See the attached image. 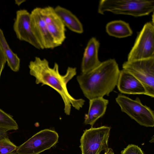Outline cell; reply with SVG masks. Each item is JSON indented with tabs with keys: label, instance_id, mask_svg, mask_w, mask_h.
<instances>
[{
	"label": "cell",
	"instance_id": "e0dca14e",
	"mask_svg": "<svg viewBox=\"0 0 154 154\" xmlns=\"http://www.w3.org/2000/svg\"><path fill=\"white\" fill-rule=\"evenodd\" d=\"M0 46L5 57L8 66L12 70L18 72L20 68V60L17 55L14 53L10 47L4 35L0 28Z\"/></svg>",
	"mask_w": 154,
	"mask_h": 154
},
{
	"label": "cell",
	"instance_id": "d6986e66",
	"mask_svg": "<svg viewBox=\"0 0 154 154\" xmlns=\"http://www.w3.org/2000/svg\"><path fill=\"white\" fill-rule=\"evenodd\" d=\"M17 148L7 136L0 139V154H17Z\"/></svg>",
	"mask_w": 154,
	"mask_h": 154
},
{
	"label": "cell",
	"instance_id": "4fadbf2b",
	"mask_svg": "<svg viewBox=\"0 0 154 154\" xmlns=\"http://www.w3.org/2000/svg\"><path fill=\"white\" fill-rule=\"evenodd\" d=\"M99 42L93 37L88 41L83 53L81 66L82 73L88 72L101 63L98 57Z\"/></svg>",
	"mask_w": 154,
	"mask_h": 154
},
{
	"label": "cell",
	"instance_id": "8992f818",
	"mask_svg": "<svg viewBox=\"0 0 154 154\" xmlns=\"http://www.w3.org/2000/svg\"><path fill=\"white\" fill-rule=\"evenodd\" d=\"M111 129L103 126L84 131L80 139L82 154H100L102 151L107 150Z\"/></svg>",
	"mask_w": 154,
	"mask_h": 154
},
{
	"label": "cell",
	"instance_id": "7c38bea8",
	"mask_svg": "<svg viewBox=\"0 0 154 154\" xmlns=\"http://www.w3.org/2000/svg\"><path fill=\"white\" fill-rule=\"evenodd\" d=\"M116 86L121 93L146 95V90L141 83L123 69L120 71Z\"/></svg>",
	"mask_w": 154,
	"mask_h": 154
},
{
	"label": "cell",
	"instance_id": "9a60e30c",
	"mask_svg": "<svg viewBox=\"0 0 154 154\" xmlns=\"http://www.w3.org/2000/svg\"><path fill=\"white\" fill-rule=\"evenodd\" d=\"M54 9L65 26L75 33L81 34L83 32L84 30L82 23L71 11L59 5Z\"/></svg>",
	"mask_w": 154,
	"mask_h": 154
},
{
	"label": "cell",
	"instance_id": "cb8c5ba5",
	"mask_svg": "<svg viewBox=\"0 0 154 154\" xmlns=\"http://www.w3.org/2000/svg\"><path fill=\"white\" fill-rule=\"evenodd\" d=\"M25 0H15V2L16 4L18 6L20 5L22 3L25 2Z\"/></svg>",
	"mask_w": 154,
	"mask_h": 154
},
{
	"label": "cell",
	"instance_id": "9c48e42d",
	"mask_svg": "<svg viewBox=\"0 0 154 154\" xmlns=\"http://www.w3.org/2000/svg\"><path fill=\"white\" fill-rule=\"evenodd\" d=\"M13 29L19 40L26 42L38 49H42L32 31L30 13L25 9L17 11Z\"/></svg>",
	"mask_w": 154,
	"mask_h": 154
},
{
	"label": "cell",
	"instance_id": "7402d4cb",
	"mask_svg": "<svg viewBox=\"0 0 154 154\" xmlns=\"http://www.w3.org/2000/svg\"><path fill=\"white\" fill-rule=\"evenodd\" d=\"M8 131L6 130L0 128V139L7 136Z\"/></svg>",
	"mask_w": 154,
	"mask_h": 154
},
{
	"label": "cell",
	"instance_id": "5b68a950",
	"mask_svg": "<svg viewBox=\"0 0 154 154\" xmlns=\"http://www.w3.org/2000/svg\"><path fill=\"white\" fill-rule=\"evenodd\" d=\"M123 69L138 79L144 87L146 95L154 97V57L131 61L122 65Z\"/></svg>",
	"mask_w": 154,
	"mask_h": 154
},
{
	"label": "cell",
	"instance_id": "ffe728a7",
	"mask_svg": "<svg viewBox=\"0 0 154 154\" xmlns=\"http://www.w3.org/2000/svg\"><path fill=\"white\" fill-rule=\"evenodd\" d=\"M121 154H144L140 148L138 146L129 144L121 152Z\"/></svg>",
	"mask_w": 154,
	"mask_h": 154
},
{
	"label": "cell",
	"instance_id": "6da1fadb",
	"mask_svg": "<svg viewBox=\"0 0 154 154\" xmlns=\"http://www.w3.org/2000/svg\"><path fill=\"white\" fill-rule=\"evenodd\" d=\"M29 68L30 75L35 78L36 84L49 86L60 95L64 104V112L66 115L70 114L72 106L78 110L83 107L85 100L72 97L67 87L68 83L76 74V68L68 67L66 74L62 75L59 72L57 63H55L53 67L51 68L47 60L38 57L30 62Z\"/></svg>",
	"mask_w": 154,
	"mask_h": 154
},
{
	"label": "cell",
	"instance_id": "44dd1931",
	"mask_svg": "<svg viewBox=\"0 0 154 154\" xmlns=\"http://www.w3.org/2000/svg\"><path fill=\"white\" fill-rule=\"evenodd\" d=\"M6 62L5 57L0 46V79L2 72L4 69Z\"/></svg>",
	"mask_w": 154,
	"mask_h": 154
},
{
	"label": "cell",
	"instance_id": "ac0fdd59",
	"mask_svg": "<svg viewBox=\"0 0 154 154\" xmlns=\"http://www.w3.org/2000/svg\"><path fill=\"white\" fill-rule=\"evenodd\" d=\"M0 128L6 130H17L18 126L16 122L11 115L0 109Z\"/></svg>",
	"mask_w": 154,
	"mask_h": 154
},
{
	"label": "cell",
	"instance_id": "3957f363",
	"mask_svg": "<svg viewBox=\"0 0 154 154\" xmlns=\"http://www.w3.org/2000/svg\"><path fill=\"white\" fill-rule=\"evenodd\" d=\"M154 10V0H102L99 2L98 12L104 14L109 11L137 17L148 15Z\"/></svg>",
	"mask_w": 154,
	"mask_h": 154
},
{
	"label": "cell",
	"instance_id": "5bb4252c",
	"mask_svg": "<svg viewBox=\"0 0 154 154\" xmlns=\"http://www.w3.org/2000/svg\"><path fill=\"white\" fill-rule=\"evenodd\" d=\"M108 103L109 100L103 97L90 100L88 112L85 116V123L93 127L96 121L105 114Z\"/></svg>",
	"mask_w": 154,
	"mask_h": 154
},
{
	"label": "cell",
	"instance_id": "7a4b0ae2",
	"mask_svg": "<svg viewBox=\"0 0 154 154\" xmlns=\"http://www.w3.org/2000/svg\"><path fill=\"white\" fill-rule=\"evenodd\" d=\"M120 70L116 60L110 59L77 77L83 94L89 100L108 96L117 85Z\"/></svg>",
	"mask_w": 154,
	"mask_h": 154
},
{
	"label": "cell",
	"instance_id": "603a6c76",
	"mask_svg": "<svg viewBox=\"0 0 154 154\" xmlns=\"http://www.w3.org/2000/svg\"><path fill=\"white\" fill-rule=\"evenodd\" d=\"M105 152L104 154H113L114 153L113 150L111 148H109Z\"/></svg>",
	"mask_w": 154,
	"mask_h": 154
},
{
	"label": "cell",
	"instance_id": "277c9868",
	"mask_svg": "<svg viewBox=\"0 0 154 154\" xmlns=\"http://www.w3.org/2000/svg\"><path fill=\"white\" fill-rule=\"evenodd\" d=\"M116 100L122 112L139 125L146 127L154 126L153 111L150 107L143 105L138 97L133 100L120 94L116 98Z\"/></svg>",
	"mask_w": 154,
	"mask_h": 154
},
{
	"label": "cell",
	"instance_id": "30bf717a",
	"mask_svg": "<svg viewBox=\"0 0 154 154\" xmlns=\"http://www.w3.org/2000/svg\"><path fill=\"white\" fill-rule=\"evenodd\" d=\"M40 13L54 43L57 47L60 45L66 38L65 26L54 8L51 6L40 8Z\"/></svg>",
	"mask_w": 154,
	"mask_h": 154
},
{
	"label": "cell",
	"instance_id": "d4e9b609",
	"mask_svg": "<svg viewBox=\"0 0 154 154\" xmlns=\"http://www.w3.org/2000/svg\"><path fill=\"white\" fill-rule=\"evenodd\" d=\"M113 154H114V153H113Z\"/></svg>",
	"mask_w": 154,
	"mask_h": 154
},
{
	"label": "cell",
	"instance_id": "8fae6325",
	"mask_svg": "<svg viewBox=\"0 0 154 154\" xmlns=\"http://www.w3.org/2000/svg\"><path fill=\"white\" fill-rule=\"evenodd\" d=\"M31 27L41 49H53L57 46L51 36L40 13V8L36 7L30 13Z\"/></svg>",
	"mask_w": 154,
	"mask_h": 154
},
{
	"label": "cell",
	"instance_id": "2e32d148",
	"mask_svg": "<svg viewBox=\"0 0 154 154\" xmlns=\"http://www.w3.org/2000/svg\"><path fill=\"white\" fill-rule=\"evenodd\" d=\"M107 33L109 35L118 38L131 36L133 32L129 24L122 20H116L108 23L106 27Z\"/></svg>",
	"mask_w": 154,
	"mask_h": 154
},
{
	"label": "cell",
	"instance_id": "52a82bcc",
	"mask_svg": "<svg viewBox=\"0 0 154 154\" xmlns=\"http://www.w3.org/2000/svg\"><path fill=\"white\" fill-rule=\"evenodd\" d=\"M154 57V26L152 22L145 23L138 34L128 57L131 61Z\"/></svg>",
	"mask_w": 154,
	"mask_h": 154
},
{
	"label": "cell",
	"instance_id": "ba28073f",
	"mask_svg": "<svg viewBox=\"0 0 154 154\" xmlns=\"http://www.w3.org/2000/svg\"><path fill=\"white\" fill-rule=\"evenodd\" d=\"M59 136L55 131L45 129L36 133L17 147V154H38L50 149L57 142Z\"/></svg>",
	"mask_w": 154,
	"mask_h": 154
}]
</instances>
